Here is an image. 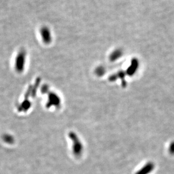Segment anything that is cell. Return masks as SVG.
<instances>
[{"label":"cell","mask_w":174,"mask_h":174,"mask_svg":"<svg viewBox=\"0 0 174 174\" xmlns=\"http://www.w3.org/2000/svg\"><path fill=\"white\" fill-rule=\"evenodd\" d=\"M25 63V55L23 53H20L16 58L15 66L17 71L20 72L22 71L23 67Z\"/></svg>","instance_id":"obj_1"},{"label":"cell","mask_w":174,"mask_h":174,"mask_svg":"<svg viewBox=\"0 0 174 174\" xmlns=\"http://www.w3.org/2000/svg\"><path fill=\"white\" fill-rule=\"evenodd\" d=\"M40 31L43 38L45 39L50 38V32L48 28L46 27H43L41 28Z\"/></svg>","instance_id":"obj_4"},{"label":"cell","mask_w":174,"mask_h":174,"mask_svg":"<svg viewBox=\"0 0 174 174\" xmlns=\"http://www.w3.org/2000/svg\"><path fill=\"white\" fill-rule=\"evenodd\" d=\"M154 168V165L152 163H148L145 165L141 169L137 172L136 174H148L151 173Z\"/></svg>","instance_id":"obj_2"},{"label":"cell","mask_w":174,"mask_h":174,"mask_svg":"<svg viewBox=\"0 0 174 174\" xmlns=\"http://www.w3.org/2000/svg\"><path fill=\"white\" fill-rule=\"evenodd\" d=\"M2 139L5 143L8 144H12L14 142V137L9 134H5L2 136Z\"/></svg>","instance_id":"obj_3"},{"label":"cell","mask_w":174,"mask_h":174,"mask_svg":"<svg viewBox=\"0 0 174 174\" xmlns=\"http://www.w3.org/2000/svg\"><path fill=\"white\" fill-rule=\"evenodd\" d=\"M169 152L171 154H174V142L172 143L169 148Z\"/></svg>","instance_id":"obj_5"}]
</instances>
